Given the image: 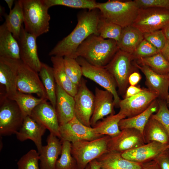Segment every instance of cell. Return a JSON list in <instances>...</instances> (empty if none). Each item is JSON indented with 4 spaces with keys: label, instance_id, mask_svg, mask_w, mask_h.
<instances>
[{
    "label": "cell",
    "instance_id": "36",
    "mask_svg": "<svg viewBox=\"0 0 169 169\" xmlns=\"http://www.w3.org/2000/svg\"><path fill=\"white\" fill-rule=\"evenodd\" d=\"M62 149L58 159L55 169H77V164L71 153V143L67 141L62 142Z\"/></svg>",
    "mask_w": 169,
    "mask_h": 169
},
{
    "label": "cell",
    "instance_id": "40",
    "mask_svg": "<svg viewBox=\"0 0 169 169\" xmlns=\"http://www.w3.org/2000/svg\"><path fill=\"white\" fill-rule=\"evenodd\" d=\"M159 107L155 114L151 117L159 121L163 126L166 131L169 138V110L167 107V102L163 100L158 99Z\"/></svg>",
    "mask_w": 169,
    "mask_h": 169
},
{
    "label": "cell",
    "instance_id": "52",
    "mask_svg": "<svg viewBox=\"0 0 169 169\" xmlns=\"http://www.w3.org/2000/svg\"><path fill=\"white\" fill-rule=\"evenodd\" d=\"M85 169H90V167L89 164L87 166Z\"/></svg>",
    "mask_w": 169,
    "mask_h": 169
},
{
    "label": "cell",
    "instance_id": "43",
    "mask_svg": "<svg viewBox=\"0 0 169 169\" xmlns=\"http://www.w3.org/2000/svg\"><path fill=\"white\" fill-rule=\"evenodd\" d=\"M139 8H163L169 9V0H134Z\"/></svg>",
    "mask_w": 169,
    "mask_h": 169
},
{
    "label": "cell",
    "instance_id": "22",
    "mask_svg": "<svg viewBox=\"0 0 169 169\" xmlns=\"http://www.w3.org/2000/svg\"><path fill=\"white\" fill-rule=\"evenodd\" d=\"M55 110L59 126L67 123L75 116L74 97L57 84Z\"/></svg>",
    "mask_w": 169,
    "mask_h": 169
},
{
    "label": "cell",
    "instance_id": "24",
    "mask_svg": "<svg viewBox=\"0 0 169 169\" xmlns=\"http://www.w3.org/2000/svg\"><path fill=\"white\" fill-rule=\"evenodd\" d=\"M104 169H142V164L126 159L119 152L109 151L97 159Z\"/></svg>",
    "mask_w": 169,
    "mask_h": 169
},
{
    "label": "cell",
    "instance_id": "32",
    "mask_svg": "<svg viewBox=\"0 0 169 169\" xmlns=\"http://www.w3.org/2000/svg\"><path fill=\"white\" fill-rule=\"evenodd\" d=\"M39 75L46 91L48 99L55 109L56 84L53 67L42 63Z\"/></svg>",
    "mask_w": 169,
    "mask_h": 169
},
{
    "label": "cell",
    "instance_id": "51",
    "mask_svg": "<svg viewBox=\"0 0 169 169\" xmlns=\"http://www.w3.org/2000/svg\"><path fill=\"white\" fill-rule=\"evenodd\" d=\"M5 2L7 3L8 8L10 11L12 9V7L14 2L13 0H5Z\"/></svg>",
    "mask_w": 169,
    "mask_h": 169
},
{
    "label": "cell",
    "instance_id": "20",
    "mask_svg": "<svg viewBox=\"0 0 169 169\" xmlns=\"http://www.w3.org/2000/svg\"><path fill=\"white\" fill-rule=\"evenodd\" d=\"M115 106L112 94L106 90L96 87L95 89L94 108L90 123L93 127L99 120L108 115L115 114Z\"/></svg>",
    "mask_w": 169,
    "mask_h": 169
},
{
    "label": "cell",
    "instance_id": "35",
    "mask_svg": "<svg viewBox=\"0 0 169 169\" xmlns=\"http://www.w3.org/2000/svg\"><path fill=\"white\" fill-rule=\"evenodd\" d=\"M14 100L17 103L25 118L30 116L33 109L39 104L47 100L35 97L31 94L18 91Z\"/></svg>",
    "mask_w": 169,
    "mask_h": 169
},
{
    "label": "cell",
    "instance_id": "54",
    "mask_svg": "<svg viewBox=\"0 0 169 169\" xmlns=\"http://www.w3.org/2000/svg\"><path fill=\"white\" fill-rule=\"evenodd\" d=\"M101 169H103V168H101Z\"/></svg>",
    "mask_w": 169,
    "mask_h": 169
},
{
    "label": "cell",
    "instance_id": "13",
    "mask_svg": "<svg viewBox=\"0 0 169 169\" xmlns=\"http://www.w3.org/2000/svg\"><path fill=\"white\" fill-rule=\"evenodd\" d=\"M60 140L71 143L79 141L93 140L103 136L97 133L94 127L87 126L75 116L67 123L60 126Z\"/></svg>",
    "mask_w": 169,
    "mask_h": 169
},
{
    "label": "cell",
    "instance_id": "5",
    "mask_svg": "<svg viewBox=\"0 0 169 169\" xmlns=\"http://www.w3.org/2000/svg\"><path fill=\"white\" fill-rule=\"evenodd\" d=\"M110 136H103L91 141L81 140L71 143V153L76 160L77 169H85L91 161L108 151Z\"/></svg>",
    "mask_w": 169,
    "mask_h": 169
},
{
    "label": "cell",
    "instance_id": "10",
    "mask_svg": "<svg viewBox=\"0 0 169 169\" xmlns=\"http://www.w3.org/2000/svg\"><path fill=\"white\" fill-rule=\"evenodd\" d=\"M16 85L18 92L35 94L39 98L48 100L46 91L38 73L22 61L18 70Z\"/></svg>",
    "mask_w": 169,
    "mask_h": 169
},
{
    "label": "cell",
    "instance_id": "21",
    "mask_svg": "<svg viewBox=\"0 0 169 169\" xmlns=\"http://www.w3.org/2000/svg\"><path fill=\"white\" fill-rule=\"evenodd\" d=\"M47 144L43 146L39 153L40 169H55L58 157L61 153L62 143L51 133L47 139Z\"/></svg>",
    "mask_w": 169,
    "mask_h": 169
},
{
    "label": "cell",
    "instance_id": "42",
    "mask_svg": "<svg viewBox=\"0 0 169 169\" xmlns=\"http://www.w3.org/2000/svg\"><path fill=\"white\" fill-rule=\"evenodd\" d=\"M144 38L155 47L159 52L164 47L166 40L162 30L143 33Z\"/></svg>",
    "mask_w": 169,
    "mask_h": 169
},
{
    "label": "cell",
    "instance_id": "1",
    "mask_svg": "<svg viewBox=\"0 0 169 169\" xmlns=\"http://www.w3.org/2000/svg\"><path fill=\"white\" fill-rule=\"evenodd\" d=\"M98 10L96 8L79 14L75 28L58 42L49 52V55L74 58L77 49L87 38L92 34L99 35L97 25L100 13Z\"/></svg>",
    "mask_w": 169,
    "mask_h": 169
},
{
    "label": "cell",
    "instance_id": "30",
    "mask_svg": "<svg viewBox=\"0 0 169 169\" xmlns=\"http://www.w3.org/2000/svg\"><path fill=\"white\" fill-rule=\"evenodd\" d=\"M4 22L8 29L17 40H18L23 23V16L21 0L15 2L13 8L9 14H5Z\"/></svg>",
    "mask_w": 169,
    "mask_h": 169
},
{
    "label": "cell",
    "instance_id": "46",
    "mask_svg": "<svg viewBox=\"0 0 169 169\" xmlns=\"http://www.w3.org/2000/svg\"><path fill=\"white\" fill-rule=\"evenodd\" d=\"M141 78V75L136 70L132 72L129 77V84L131 86H136L140 81Z\"/></svg>",
    "mask_w": 169,
    "mask_h": 169
},
{
    "label": "cell",
    "instance_id": "50",
    "mask_svg": "<svg viewBox=\"0 0 169 169\" xmlns=\"http://www.w3.org/2000/svg\"><path fill=\"white\" fill-rule=\"evenodd\" d=\"M167 39L169 40V25L162 29Z\"/></svg>",
    "mask_w": 169,
    "mask_h": 169
},
{
    "label": "cell",
    "instance_id": "33",
    "mask_svg": "<svg viewBox=\"0 0 169 169\" xmlns=\"http://www.w3.org/2000/svg\"><path fill=\"white\" fill-rule=\"evenodd\" d=\"M141 65L148 67L156 73L161 75H169V62L161 52L151 56L137 60Z\"/></svg>",
    "mask_w": 169,
    "mask_h": 169
},
{
    "label": "cell",
    "instance_id": "17",
    "mask_svg": "<svg viewBox=\"0 0 169 169\" xmlns=\"http://www.w3.org/2000/svg\"><path fill=\"white\" fill-rule=\"evenodd\" d=\"M38 124L60 139V126L55 109L45 100L36 106L30 116Z\"/></svg>",
    "mask_w": 169,
    "mask_h": 169
},
{
    "label": "cell",
    "instance_id": "45",
    "mask_svg": "<svg viewBox=\"0 0 169 169\" xmlns=\"http://www.w3.org/2000/svg\"><path fill=\"white\" fill-rule=\"evenodd\" d=\"M143 89L139 87L130 85L125 91L124 98H128L135 95L141 92Z\"/></svg>",
    "mask_w": 169,
    "mask_h": 169
},
{
    "label": "cell",
    "instance_id": "2",
    "mask_svg": "<svg viewBox=\"0 0 169 169\" xmlns=\"http://www.w3.org/2000/svg\"><path fill=\"white\" fill-rule=\"evenodd\" d=\"M119 50L115 40L104 39L99 35L92 34L79 45L74 58L81 57L93 65L104 67Z\"/></svg>",
    "mask_w": 169,
    "mask_h": 169
},
{
    "label": "cell",
    "instance_id": "39",
    "mask_svg": "<svg viewBox=\"0 0 169 169\" xmlns=\"http://www.w3.org/2000/svg\"><path fill=\"white\" fill-rule=\"evenodd\" d=\"M39 158L38 152L31 149L18 161V169H40L38 164Z\"/></svg>",
    "mask_w": 169,
    "mask_h": 169
},
{
    "label": "cell",
    "instance_id": "7",
    "mask_svg": "<svg viewBox=\"0 0 169 169\" xmlns=\"http://www.w3.org/2000/svg\"><path fill=\"white\" fill-rule=\"evenodd\" d=\"M132 54L119 50L105 67L114 78L120 95H124L128 87V79L137 68L132 64Z\"/></svg>",
    "mask_w": 169,
    "mask_h": 169
},
{
    "label": "cell",
    "instance_id": "41",
    "mask_svg": "<svg viewBox=\"0 0 169 169\" xmlns=\"http://www.w3.org/2000/svg\"><path fill=\"white\" fill-rule=\"evenodd\" d=\"M159 53L157 49L144 39L132 54L134 59L148 57Z\"/></svg>",
    "mask_w": 169,
    "mask_h": 169
},
{
    "label": "cell",
    "instance_id": "44",
    "mask_svg": "<svg viewBox=\"0 0 169 169\" xmlns=\"http://www.w3.org/2000/svg\"><path fill=\"white\" fill-rule=\"evenodd\" d=\"M159 169H169V150H167L154 160Z\"/></svg>",
    "mask_w": 169,
    "mask_h": 169
},
{
    "label": "cell",
    "instance_id": "37",
    "mask_svg": "<svg viewBox=\"0 0 169 169\" xmlns=\"http://www.w3.org/2000/svg\"><path fill=\"white\" fill-rule=\"evenodd\" d=\"M49 8L56 5H61L75 8L88 9L91 10L97 8V3L94 0H44Z\"/></svg>",
    "mask_w": 169,
    "mask_h": 169
},
{
    "label": "cell",
    "instance_id": "3",
    "mask_svg": "<svg viewBox=\"0 0 169 169\" xmlns=\"http://www.w3.org/2000/svg\"><path fill=\"white\" fill-rule=\"evenodd\" d=\"M24 28L36 37L47 33L49 29V8L44 0H21Z\"/></svg>",
    "mask_w": 169,
    "mask_h": 169
},
{
    "label": "cell",
    "instance_id": "6",
    "mask_svg": "<svg viewBox=\"0 0 169 169\" xmlns=\"http://www.w3.org/2000/svg\"><path fill=\"white\" fill-rule=\"evenodd\" d=\"M24 117L15 101L8 98L5 93L0 92V135L15 134L22 125Z\"/></svg>",
    "mask_w": 169,
    "mask_h": 169
},
{
    "label": "cell",
    "instance_id": "25",
    "mask_svg": "<svg viewBox=\"0 0 169 169\" xmlns=\"http://www.w3.org/2000/svg\"><path fill=\"white\" fill-rule=\"evenodd\" d=\"M51 60L56 84L74 97L77 92L78 86L72 82L67 75L64 64V57L52 56Z\"/></svg>",
    "mask_w": 169,
    "mask_h": 169
},
{
    "label": "cell",
    "instance_id": "19",
    "mask_svg": "<svg viewBox=\"0 0 169 169\" xmlns=\"http://www.w3.org/2000/svg\"><path fill=\"white\" fill-rule=\"evenodd\" d=\"M134 65L143 73L146 78L145 84L149 90L156 93L158 98L169 104V75L158 74L145 65H139L136 62Z\"/></svg>",
    "mask_w": 169,
    "mask_h": 169
},
{
    "label": "cell",
    "instance_id": "15",
    "mask_svg": "<svg viewBox=\"0 0 169 169\" xmlns=\"http://www.w3.org/2000/svg\"><path fill=\"white\" fill-rule=\"evenodd\" d=\"M146 144L142 134L134 128H126L120 133L110 137L107 145L108 151L121 153Z\"/></svg>",
    "mask_w": 169,
    "mask_h": 169
},
{
    "label": "cell",
    "instance_id": "49",
    "mask_svg": "<svg viewBox=\"0 0 169 169\" xmlns=\"http://www.w3.org/2000/svg\"><path fill=\"white\" fill-rule=\"evenodd\" d=\"M89 164L90 167V169H101V167L100 163L95 159L90 161Z\"/></svg>",
    "mask_w": 169,
    "mask_h": 169
},
{
    "label": "cell",
    "instance_id": "4",
    "mask_svg": "<svg viewBox=\"0 0 169 169\" xmlns=\"http://www.w3.org/2000/svg\"><path fill=\"white\" fill-rule=\"evenodd\" d=\"M97 4L104 18L122 28L132 25L139 9L134 0H109Z\"/></svg>",
    "mask_w": 169,
    "mask_h": 169
},
{
    "label": "cell",
    "instance_id": "16",
    "mask_svg": "<svg viewBox=\"0 0 169 169\" xmlns=\"http://www.w3.org/2000/svg\"><path fill=\"white\" fill-rule=\"evenodd\" d=\"M21 60L0 57V83L4 88L5 94L14 100L18 92L16 82Z\"/></svg>",
    "mask_w": 169,
    "mask_h": 169
},
{
    "label": "cell",
    "instance_id": "47",
    "mask_svg": "<svg viewBox=\"0 0 169 169\" xmlns=\"http://www.w3.org/2000/svg\"><path fill=\"white\" fill-rule=\"evenodd\" d=\"M142 164V169H159L156 163L154 160L146 162Z\"/></svg>",
    "mask_w": 169,
    "mask_h": 169
},
{
    "label": "cell",
    "instance_id": "28",
    "mask_svg": "<svg viewBox=\"0 0 169 169\" xmlns=\"http://www.w3.org/2000/svg\"><path fill=\"white\" fill-rule=\"evenodd\" d=\"M158 99L154 100L144 111L134 116L122 119L119 123L120 130L126 128H134L143 134L144 129L152 115L158 109Z\"/></svg>",
    "mask_w": 169,
    "mask_h": 169
},
{
    "label": "cell",
    "instance_id": "11",
    "mask_svg": "<svg viewBox=\"0 0 169 169\" xmlns=\"http://www.w3.org/2000/svg\"><path fill=\"white\" fill-rule=\"evenodd\" d=\"M74 97L75 117L84 125L91 127L90 120L94 108L95 95L88 89L86 80L83 78Z\"/></svg>",
    "mask_w": 169,
    "mask_h": 169
},
{
    "label": "cell",
    "instance_id": "34",
    "mask_svg": "<svg viewBox=\"0 0 169 169\" xmlns=\"http://www.w3.org/2000/svg\"><path fill=\"white\" fill-rule=\"evenodd\" d=\"M122 29L120 26L107 20L100 13L97 25L98 32L100 37L104 39H112L117 42Z\"/></svg>",
    "mask_w": 169,
    "mask_h": 169
},
{
    "label": "cell",
    "instance_id": "48",
    "mask_svg": "<svg viewBox=\"0 0 169 169\" xmlns=\"http://www.w3.org/2000/svg\"><path fill=\"white\" fill-rule=\"evenodd\" d=\"M160 52L169 62V40L166 39V44Z\"/></svg>",
    "mask_w": 169,
    "mask_h": 169
},
{
    "label": "cell",
    "instance_id": "38",
    "mask_svg": "<svg viewBox=\"0 0 169 169\" xmlns=\"http://www.w3.org/2000/svg\"><path fill=\"white\" fill-rule=\"evenodd\" d=\"M64 62L66 72L72 82L79 86L82 79L81 67L76 59L64 57Z\"/></svg>",
    "mask_w": 169,
    "mask_h": 169
},
{
    "label": "cell",
    "instance_id": "31",
    "mask_svg": "<svg viewBox=\"0 0 169 169\" xmlns=\"http://www.w3.org/2000/svg\"><path fill=\"white\" fill-rule=\"evenodd\" d=\"M126 117L119 112L116 114L110 115L98 121L93 127L96 132L100 135L115 136L120 132L119 123Z\"/></svg>",
    "mask_w": 169,
    "mask_h": 169
},
{
    "label": "cell",
    "instance_id": "29",
    "mask_svg": "<svg viewBox=\"0 0 169 169\" xmlns=\"http://www.w3.org/2000/svg\"><path fill=\"white\" fill-rule=\"evenodd\" d=\"M143 135L146 143L155 141L169 144L168 135L164 127L151 117L144 127Z\"/></svg>",
    "mask_w": 169,
    "mask_h": 169
},
{
    "label": "cell",
    "instance_id": "18",
    "mask_svg": "<svg viewBox=\"0 0 169 169\" xmlns=\"http://www.w3.org/2000/svg\"><path fill=\"white\" fill-rule=\"evenodd\" d=\"M169 145L157 142L144 144L135 148L121 153L123 157L129 160L142 163L154 160L167 149Z\"/></svg>",
    "mask_w": 169,
    "mask_h": 169
},
{
    "label": "cell",
    "instance_id": "12",
    "mask_svg": "<svg viewBox=\"0 0 169 169\" xmlns=\"http://www.w3.org/2000/svg\"><path fill=\"white\" fill-rule=\"evenodd\" d=\"M157 98L158 95L156 93L148 89H144L135 95L121 100L119 112L127 118L134 116L146 110Z\"/></svg>",
    "mask_w": 169,
    "mask_h": 169
},
{
    "label": "cell",
    "instance_id": "53",
    "mask_svg": "<svg viewBox=\"0 0 169 169\" xmlns=\"http://www.w3.org/2000/svg\"><path fill=\"white\" fill-rule=\"evenodd\" d=\"M168 97H169V95H168Z\"/></svg>",
    "mask_w": 169,
    "mask_h": 169
},
{
    "label": "cell",
    "instance_id": "27",
    "mask_svg": "<svg viewBox=\"0 0 169 169\" xmlns=\"http://www.w3.org/2000/svg\"><path fill=\"white\" fill-rule=\"evenodd\" d=\"M144 39L143 33L131 25L122 28L117 45L119 50L132 54Z\"/></svg>",
    "mask_w": 169,
    "mask_h": 169
},
{
    "label": "cell",
    "instance_id": "9",
    "mask_svg": "<svg viewBox=\"0 0 169 169\" xmlns=\"http://www.w3.org/2000/svg\"><path fill=\"white\" fill-rule=\"evenodd\" d=\"M76 59L81 67L83 75L111 93L115 106L119 107L121 99L116 90V83L111 73L104 67L93 65L82 57H78Z\"/></svg>",
    "mask_w": 169,
    "mask_h": 169
},
{
    "label": "cell",
    "instance_id": "26",
    "mask_svg": "<svg viewBox=\"0 0 169 169\" xmlns=\"http://www.w3.org/2000/svg\"><path fill=\"white\" fill-rule=\"evenodd\" d=\"M0 57L21 60L18 42L4 22L0 26Z\"/></svg>",
    "mask_w": 169,
    "mask_h": 169
},
{
    "label": "cell",
    "instance_id": "23",
    "mask_svg": "<svg viewBox=\"0 0 169 169\" xmlns=\"http://www.w3.org/2000/svg\"><path fill=\"white\" fill-rule=\"evenodd\" d=\"M46 130L30 116H28L24 118L22 126L15 135L17 138L21 141L28 139L32 140L39 153L43 146L42 137Z\"/></svg>",
    "mask_w": 169,
    "mask_h": 169
},
{
    "label": "cell",
    "instance_id": "8",
    "mask_svg": "<svg viewBox=\"0 0 169 169\" xmlns=\"http://www.w3.org/2000/svg\"><path fill=\"white\" fill-rule=\"evenodd\" d=\"M169 25V9L163 8H139L132 25L142 33L162 30Z\"/></svg>",
    "mask_w": 169,
    "mask_h": 169
},
{
    "label": "cell",
    "instance_id": "14",
    "mask_svg": "<svg viewBox=\"0 0 169 169\" xmlns=\"http://www.w3.org/2000/svg\"><path fill=\"white\" fill-rule=\"evenodd\" d=\"M37 38L26 31L23 26L18 41L21 60L24 64L38 73L40 70L42 62L38 55Z\"/></svg>",
    "mask_w": 169,
    "mask_h": 169
}]
</instances>
